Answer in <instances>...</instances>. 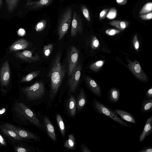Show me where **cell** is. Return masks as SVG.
<instances>
[{
	"label": "cell",
	"instance_id": "obj_1",
	"mask_svg": "<svg viewBox=\"0 0 152 152\" xmlns=\"http://www.w3.org/2000/svg\"><path fill=\"white\" fill-rule=\"evenodd\" d=\"M61 53L58 52L52 62L48 75L50 83V97L53 98L56 94L64 77L66 65L61 62Z\"/></svg>",
	"mask_w": 152,
	"mask_h": 152
},
{
	"label": "cell",
	"instance_id": "obj_2",
	"mask_svg": "<svg viewBox=\"0 0 152 152\" xmlns=\"http://www.w3.org/2000/svg\"><path fill=\"white\" fill-rule=\"evenodd\" d=\"M92 105L94 110L97 113L107 116L122 126L132 127V125L122 120L113 110L96 98L93 99Z\"/></svg>",
	"mask_w": 152,
	"mask_h": 152
},
{
	"label": "cell",
	"instance_id": "obj_3",
	"mask_svg": "<svg viewBox=\"0 0 152 152\" xmlns=\"http://www.w3.org/2000/svg\"><path fill=\"white\" fill-rule=\"evenodd\" d=\"M15 110L18 114L34 124L41 130L43 127L35 113L28 107L21 102H17L14 106Z\"/></svg>",
	"mask_w": 152,
	"mask_h": 152
},
{
	"label": "cell",
	"instance_id": "obj_4",
	"mask_svg": "<svg viewBox=\"0 0 152 152\" xmlns=\"http://www.w3.org/2000/svg\"><path fill=\"white\" fill-rule=\"evenodd\" d=\"M22 91L26 97L31 100H34L41 98L45 92L44 83L37 81L31 85L22 89Z\"/></svg>",
	"mask_w": 152,
	"mask_h": 152
},
{
	"label": "cell",
	"instance_id": "obj_5",
	"mask_svg": "<svg viewBox=\"0 0 152 152\" xmlns=\"http://www.w3.org/2000/svg\"><path fill=\"white\" fill-rule=\"evenodd\" d=\"M72 10L70 7L67 8L61 15L58 28L59 40H61L67 33L72 20Z\"/></svg>",
	"mask_w": 152,
	"mask_h": 152
},
{
	"label": "cell",
	"instance_id": "obj_6",
	"mask_svg": "<svg viewBox=\"0 0 152 152\" xmlns=\"http://www.w3.org/2000/svg\"><path fill=\"white\" fill-rule=\"evenodd\" d=\"M79 51L75 46H72L69 49L67 55V76L69 77L73 73L78 64Z\"/></svg>",
	"mask_w": 152,
	"mask_h": 152
},
{
	"label": "cell",
	"instance_id": "obj_7",
	"mask_svg": "<svg viewBox=\"0 0 152 152\" xmlns=\"http://www.w3.org/2000/svg\"><path fill=\"white\" fill-rule=\"evenodd\" d=\"M127 61L128 68L137 78L144 82H146L148 81L147 76L144 72L138 61L136 60L132 61L128 59Z\"/></svg>",
	"mask_w": 152,
	"mask_h": 152
},
{
	"label": "cell",
	"instance_id": "obj_8",
	"mask_svg": "<svg viewBox=\"0 0 152 152\" xmlns=\"http://www.w3.org/2000/svg\"><path fill=\"white\" fill-rule=\"evenodd\" d=\"M81 69V65L78 64L73 73L69 77L68 84L69 92L74 93L76 91L80 81Z\"/></svg>",
	"mask_w": 152,
	"mask_h": 152
},
{
	"label": "cell",
	"instance_id": "obj_9",
	"mask_svg": "<svg viewBox=\"0 0 152 152\" xmlns=\"http://www.w3.org/2000/svg\"><path fill=\"white\" fill-rule=\"evenodd\" d=\"M83 31L82 20L76 11L74 12L72 22L71 36L74 37L78 34H81Z\"/></svg>",
	"mask_w": 152,
	"mask_h": 152
},
{
	"label": "cell",
	"instance_id": "obj_10",
	"mask_svg": "<svg viewBox=\"0 0 152 152\" xmlns=\"http://www.w3.org/2000/svg\"><path fill=\"white\" fill-rule=\"evenodd\" d=\"M10 72L9 62L5 61L2 66L0 71V82L1 86H7L10 79Z\"/></svg>",
	"mask_w": 152,
	"mask_h": 152
},
{
	"label": "cell",
	"instance_id": "obj_11",
	"mask_svg": "<svg viewBox=\"0 0 152 152\" xmlns=\"http://www.w3.org/2000/svg\"><path fill=\"white\" fill-rule=\"evenodd\" d=\"M3 127L13 131L22 138L34 140H37L38 138L34 134L10 124H5Z\"/></svg>",
	"mask_w": 152,
	"mask_h": 152
},
{
	"label": "cell",
	"instance_id": "obj_12",
	"mask_svg": "<svg viewBox=\"0 0 152 152\" xmlns=\"http://www.w3.org/2000/svg\"><path fill=\"white\" fill-rule=\"evenodd\" d=\"M15 53L17 57L27 62L37 61H39L40 59V56L37 53H35L33 55L32 52L30 50H25Z\"/></svg>",
	"mask_w": 152,
	"mask_h": 152
},
{
	"label": "cell",
	"instance_id": "obj_13",
	"mask_svg": "<svg viewBox=\"0 0 152 152\" xmlns=\"http://www.w3.org/2000/svg\"><path fill=\"white\" fill-rule=\"evenodd\" d=\"M85 81L91 92L98 97L101 98L102 96L101 90L97 83L93 79L88 77H86Z\"/></svg>",
	"mask_w": 152,
	"mask_h": 152
},
{
	"label": "cell",
	"instance_id": "obj_14",
	"mask_svg": "<svg viewBox=\"0 0 152 152\" xmlns=\"http://www.w3.org/2000/svg\"><path fill=\"white\" fill-rule=\"evenodd\" d=\"M152 132V116L148 118L142 131L139 137V141H143L145 138Z\"/></svg>",
	"mask_w": 152,
	"mask_h": 152
},
{
	"label": "cell",
	"instance_id": "obj_15",
	"mask_svg": "<svg viewBox=\"0 0 152 152\" xmlns=\"http://www.w3.org/2000/svg\"><path fill=\"white\" fill-rule=\"evenodd\" d=\"M29 45V43L26 39H20L14 42L9 48L11 52L17 51L27 48Z\"/></svg>",
	"mask_w": 152,
	"mask_h": 152
},
{
	"label": "cell",
	"instance_id": "obj_16",
	"mask_svg": "<svg viewBox=\"0 0 152 152\" xmlns=\"http://www.w3.org/2000/svg\"><path fill=\"white\" fill-rule=\"evenodd\" d=\"M116 114L118 115L121 119L127 122L137 124V122L134 117L129 112L119 109L113 110Z\"/></svg>",
	"mask_w": 152,
	"mask_h": 152
},
{
	"label": "cell",
	"instance_id": "obj_17",
	"mask_svg": "<svg viewBox=\"0 0 152 152\" xmlns=\"http://www.w3.org/2000/svg\"><path fill=\"white\" fill-rule=\"evenodd\" d=\"M51 1V0H39L34 1L28 0L26 6L30 9H36L48 5Z\"/></svg>",
	"mask_w": 152,
	"mask_h": 152
},
{
	"label": "cell",
	"instance_id": "obj_18",
	"mask_svg": "<svg viewBox=\"0 0 152 152\" xmlns=\"http://www.w3.org/2000/svg\"><path fill=\"white\" fill-rule=\"evenodd\" d=\"M43 120L46 129L49 136L53 140L56 141V134L53 125L47 117L45 116Z\"/></svg>",
	"mask_w": 152,
	"mask_h": 152
},
{
	"label": "cell",
	"instance_id": "obj_19",
	"mask_svg": "<svg viewBox=\"0 0 152 152\" xmlns=\"http://www.w3.org/2000/svg\"><path fill=\"white\" fill-rule=\"evenodd\" d=\"M120 96V90L116 88H113L109 91L107 95V98L110 102L115 103L118 101Z\"/></svg>",
	"mask_w": 152,
	"mask_h": 152
},
{
	"label": "cell",
	"instance_id": "obj_20",
	"mask_svg": "<svg viewBox=\"0 0 152 152\" xmlns=\"http://www.w3.org/2000/svg\"><path fill=\"white\" fill-rule=\"evenodd\" d=\"M87 101L86 94L83 89H81L78 96L76 104L78 110H81L85 106Z\"/></svg>",
	"mask_w": 152,
	"mask_h": 152
},
{
	"label": "cell",
	"instance_id": "obj_21",
	"mask_svg": "<svg viewBox=\"0 0 152 152\" xmlns=\"http://www.w3.org/2000/svg\"><path fill=\"white\" fill-rule=\"evenodd\" d=\"M76 102L74 96L71 95L68 100L67 107L69 113L72 117L75 116L76 108Z\"/></svg>",
	"mask_w": 152,
	"mask_h": 152
},
{
	"label": "cell",
	"instance_id": "obj_22",
	"mask_svg": "<svg viewBox=\"0 0 152 152\" xmlns=\"http://www.w3.org/2000/svg\"><path fill=\"white\" fill-rule=\"evenodd\" d=\"M140 110L143 113L151 112L152 110V98L144 99L141 104Z\"/></svg>",
	"mask_w": 152,
	"mask_h": 152
},
{
	"label": "cell",
	"instance_id": "obj_23",
	"mask_svg": "<svg viewBox=\"0 0 152 152\" xmlns=\"http://www.w3.org/2000/svg\"><path fill=\"white\" fill-rule=\"evenodd\" d=\"M110 24L120 31H124L127 27L129 22L126 21L115 20L110 22Z\"/></svg>",
	"mask_w": 152,
	"mask_h": 152
},
{
	"label": "cell",
	"instance_id": "obj_24",
	"mask_svg": "<svg viewBox=\"0 0 152 152\" xmlns=\"http://www.w3.org/2000/svg\"><path fill=\"white\" fill-rule=\"evenodd\" d=\"M1 131L7 136L17 140H20L23 138L15 132L8 129L4 127L1 128Z\"/></svg>",
	"mask_w": 152,
	"mask_h": 152
},
{
	"label": "cell",
	"instance_id": "obj_25",
	"mask_svg": "<svg viewBox=\"0 0 152 152\" xmlns=\"http://www.w3.org/2000/svg\"><path fill=\"white\" fill-rule=\"evenodd\" d=\"M40 71L38 70L31 72L25 76L21 79V83L27 82L31 81L34 78L37 77L39 74Z\"/></svg>",
	"mask_w": 152,
	"mask_h": 152
},
{
	"label": "cell",
	"instance_id": "obj_26",
	"mask_svg": "<svg viewBox=\"0 0 152 152\" xmlns=\"http://www.w3.org/2000/svg\"><path fill=\"white\" fill-rule=\"evenodd\" d=\"M75 139L73 134H70L68 140L64 144V146L66 148L70 149H74L75 147Z\"/></svg>",
	"mask_w": 152,
	"mask_h": 152
},
{
	"label": "cell",
	"instance_id": "obj_27",
	"mask_svg": "<svg viewBox=\"0 0 152 152\" xmlns=\"http://www.w3.org/2000/svg\"><path fill=\"white\" fill-rule=\"evenodd\" d=\"M56 118L60 131L62 135L64 136L65 134V130L63 120L61 116L58 114H57Z\"/></svg>",
	"mask_w": 152,
	"mask_h": 152
},
{
	"label": "cell",
	"instance_id": "obj_28",
	"mask_svg": "<svg viewBox=\"0 0 152 152\" xmlns=\"http://www.w3.org/2000/svg\"><path fill=\"white\" fill-rule=\"evenodd\" d=\"M104 63V60H98L91 64L89 68L92 71L97 72L102 67Z\"/></svg>",
	"mask_w": 152,
	"mask_h": 152
},
{
	"label": "cell",
	"instance_id": "obj_29",
	"mask_svg": "<svg viewBox=\"0 0 152 152\" xmlns=\"http://www.w3.org/2000/svg\"><path fill=\"white\" fill-rule=\"evenodd\" d=\"M152 11V3L148 2L146 3L140 11L139 14L141 15L151 12Z\"/></svg>",
	"mask_w": 152,
	"mask_h": 152
},
{
	"label": "cell",
	"instance_id": "obj_30",
	"mask_svg": "<svg viewBox=\"0 0 152 152\" xmlns=\"http://www.w3.org/2000/svg\"><path fill=\"white\" fill-rule=\"evenodd\" d=\"M6 1L9 12H12L17 5L18 0H6Z\"/></svg>",
	"mask_w": 152,
	"mask_h": 152
},
{
	"label": "cell",
	"instance_id": "obj_31",
	"mask_svg": "<svg viewBox=\"0 0 152 152\" xmlns=\"http://www.w3.org/2000/svg\"><path fill=\"white\" fill-rule=\"evenodd\" d=\"M117 15V11L114 7L110 9L107 13L106 17L109 20H113L115 18Z\"/></svg>",
	"mask_w": 152,
	"mask_h": 152
},
{
	"label": "cell",
	"instance_id": "obj_32",
	"mask_svg": "<svg viewBox=\"0 0 152 152\" xmlns=\"http://www.w3.org/2000/svg\"><path fill=\"white\" fill-rule=\"evenodd\" d=\"M53 48V45L52 44H50L47 45H45L43 49L44 55L46 57L49 56L51 53Z\"/></svg>",
	"mask_w": 152,
	"mask_h": 152
},
{
	"label": "cell",
	"instance_id": "obj_33",
	"mask_svg": "<svg viewBox=\"0 0 152 152\" xmlns=\"http://www.w3.org/2000/svg\"><path fill=\"white\" fill-rule=\"evenodd\" d=\"M46 25L45 20H42L38 22L35 25V29L37 32H40L43 30Z\"/></svg>",
	"mask_w": 152,
	"mask_h": 152
},
{
	"label": "cell",
	"instance_id": "obj_34",
	"mask_svg": "<svg viewBox=\"0 0 152 152\" xmlns=\"http://www.w3.org/2000/svg\"><path fill=\"white\" fill-rule=\"evenodd\" d=\"M82 13L86 18L88 22L91 21L90 15L89 10L87 7L84 6H82L81 8Z\"/></svg>",
	"mask_w": 152,
	"mask_h": 152
},
{
	"label": "cell",
	"instance_id": "obj_35",
	"mask_svg": "<svg viewBox=\"0 0 152 152\" xmlns=\"http://www.w3.org/2000/svg\"><path fill=\"white\" fill-rule=\"evenodd\" d=\"M100 43L99 41L95 36H93L91 39V46L93 49H97L99 46Z\"/></svg>",
	"mask_w": 152,
	"mask_h": 152
},
{
	"label": "cell",
	"instance_id": "obj_36",
	"mask_svg": "<svg viewBox=\"0 0 152 152\" xmlns=\"http://www.w3.org/2000/svg\"><path fill=\"white\" fill-rule=\"evenodd\" d=\"M121 32V31L118 29L114 28H109L106 30L105 33L110 36L115 35Z\"/></svg>",
	"mask_w": 152,
	"mask_h": 152
},
{
	"label": "cell",
	"instance_id": "obj_37",
	"mask_svg": "<svg viewBox=\"0 0 152 152\" xmlns=\"http://www.w3.org/2000/svg\"><path fill=\"white\" fill-rule=\"evenodd\" d=\"M133 43L134 49L137 51H138L140 47V43L136 34L134 37Z\"/></svg>",
	"mask_w": 152,
	"mask_h": 152
},
{
	"label": "cell",
	"instance_id": "obj_38",
	"mask_svg": "<svg viewBox=\"0 0 152 152\" xmlns=\"http://www.w3.org/2000/svg\"><path fill=\"white\" fill-rule=\"evenodd\" d=\"M140 17L142 20H151L152 18V12H151L146 14L141 15L140 16Z\"/></svg>",
	"mask_w": 152,
	"mask_h": 152
},
{
	"label": "cell",
	"instance_id": "obj_39",
	"mask_svg": "<svg viewBox=\"0 0 152 152\" xmlns=\"http://www.w3.org/2000/svg\"><path fill=\"white\" fill-rule=\"evenodd\" d=\"M108 10V9H105L101 12L99 15V20H102L105 18Z\"/></svg>",
	"mask_w": 152,
	"mask_h": 152
},
{
	"label": "cell",
	"instance_id": "obj_40",
	"mask_svg": "<svg viewBox=\"0 0 152 152\" xmlns=\"http://www.w3.org/2000/svg\"><path fill=\"white\" fill-rule=\"evenodd\" d=\"M152 98V87H151L145 93V99Z\"/></svg>",
	"mask_w": 152,
	"mask_h": 152
},
{
	"label": "cell",
	"instance_id": "obj_41",
	"mask_svg": "<svg viewBox=\"0 0 152 152\" xmlns=\"http://www.w3.org/2000/svg\"><path fill=\"white\" fill-rule=\"evenodd\" d=\"M152 147L147 146H144L138 152H152Z\"/></svg>",
	"mask_w": 152,
	"mask_h": 152
},
{
	"label": "cell",
	"instance_id": "obj_42",
	"mask_svg": "<svg viewBox=\"0 0 152 152\" xmlns=\"http://www.w3.org/2000/svg\"><path fill=\"white\" fill-rule=\"evenodd\" d=\"M15 151L18 152H27L29 151L27 149L20 146L15 147Z\"/></svg>",
	"mask_w": 152,
	"mask_h": 152
},
{
	"label": "cell",
	"instance_id": "obj_43",
	"mask_svg": "<svg viewBox=\"0 0 152 152\" xmlns=\"http://www.w3.org/2000/svg\"><path fill=\"white\" fill-rule=\"evenodd\" d=\"M81 149L83 152H91V151L88 149V148L84 144L81 143Z\"/></svg>",
	"mask_w": 152,
	"mask_h": 152
},
{
	"label": "cell",
	"instance_id": "obj_44",
	"mask_svg": "<svg viewBox=\"0 0 152 152\" xmlns=\"http://www.w3.org/2000/svg\"><path fill=\"white\" fill-rule=\"evenodd\" d=\"M18 34L20 36H23L26 34V31L23 29L21 28L17 31Z\"/></svg>",
	"mask_w": 152,
	"mask_h": 152
},
{
	"label": "cell",
	"instance_id": "obj_45",
	"mask_svg": "<svg viewBox=\"0 0 152 152\" xmlns=\"http://www.w3.org/2000/svg\"><path fill=\"white\" fill-rule=\"evenodd\" d=\"M0 144L4 146H7V144L3 136L0 134Z\"/></svg>",
	"mask_w": 152,
	"mask_h": 152
},
{
	"label": "cell",
	"instance_id": "obj_46",
	"mask_svg": "<svg viewBox=\"0 0 152 152\" xmlns=\"http://www.w3.org/2000/svg\"><path fill=\"white\" fill-rule=\"evenodd\" d=\"M117 3L120 5L125 4L127 2V0H116Z\"/></svg>",
	"mask_w": 152,
	"mask_h": 152
},
{
	"label": "cell",
	"instance_id": "obj_47",
	"mask_svg": "<svg viewBox=\"0 0 152 152\" xmlns=\"http://www.w3.org/2000/svg\"><path fill=\"white\" fill-rule=\"evenodd\" d=\"M5 109L3 108L1 110H0V114H2L4 113L5 111Z\"/></svg>",
	"mask_w": 152,
	"mask_h": 152
},
{
	"label": "cell",
	"instance_id": "obj_48",
	"mask_svg": "<svg viewBox=\"0 0 152 152\" xmlns=\"http://www.w3.org/2000/svg\"><path fill=\"white\" fill-rule=\"evenodd\" d=\"M2 0H0V6L2 4Z\"/></svg>",
	"mask_w": 152,
	"mask_h": 152
},
{
	"label": "cell",
	"instance_id": "obj_49",
	"mask_svg": "<svg viewBox=\"0 0 152 152\" xmlns=\"http://www.w3.org/2000/svg\"><path fill=\"white\" fill-rule=\"evenodd\" d=\"M62 0H60V1H62Z\"/></svg>",
	"mask_w": 152,
	"mask_h": 152
}]
</instances>
